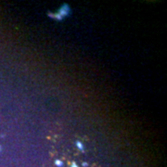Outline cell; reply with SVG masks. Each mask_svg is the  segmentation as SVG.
I'll use <instances>...</instances> for the list:
<instances>
[{
	"label": "cell",
	"instance_id": "obj_1",
	"mask_svg": "<svg viewBox=\"0 0 167 167\" xmlns=\"http://www.w3.org/2000/svg\"><path fill=\"white\" fill-rule=\"evenodd\" d=\"M62 18H64V17H67V16H69L70 14H71V9H70V6L69 5H67V4H64L63 5L60 9V10H59V12H58Z\"/></svg>",
	"mask_w": 167,
	"mask_h": 167
},
{
	"label": "cell",
	"instance_id": "obj_2",
	"mask_svg": "<svg viewBox=\"0 0 167 167\" xmlns=\"http://www.w3.org/2000/svg\"><path fill=\"white\" fill-rule=\"evenodd\" d=\"M76 147L80 149V150H82V152H84V149H85V148H84V145H83V143L82 142H80V141H76Z\"/></svg>",
	"mask_w": 167,
	"mask_h": 167
},
{
	"label": "cell",
	"instance_id": "obj_3",
	"mask_svg": "<svg viewBox=\"0 0 167 167\" xmlns=\"http://www.w3.org/2000/svg\"><path fill=\"white\" fill-rule=\"evenodd\" d=\"M55 164L57 165L58 167H62L63 166V162L60 160H56L55 161Z\"/></svg>",
	"mask_w": 167,
	"mask_h": 167
},
{
	"label": "cell",
	"instance_id": "obj_4",
	"mask_svg": "<svg viewBox=\"0 0 167 167\" xmlns=\"http://www.w3.org/2000/svg\"><path fill=\"white\" fill-rule=\"evenodd\" d=\"M71 167H79L75 163H71Z\"/></svg>",
	"mask_w": 167,
	"mask_h": 167
},
{
	"label": "cell",
	"instance_id": "obj_5",
	"mask_svg": "<svg viewBox=\"0 0 167 167\" xmlns=\"http://www.w3.org/2000/svg\"><path fill=\"white\" fill-rule=\"evenodd\" d=\"M84 167H87V166H88V163H83V164H82Z\"/></svg>",
	"mask_w": 167,
	"mask_h": 167
},
{
	"label": "cell",
	"instance_id": "obj_6",
	"mask_svg": "<svg viewBox=\"0 0 167 167\" xmlns=\"http://www.w3.org/2000/svg\"><path fill=\"white\" fill-rule=\"evenodd\" d=\"M0 152H1V147H0Z\"/></svg>",
	"mask_w": 167,
	"mask_h": 167
}]
</instances>
